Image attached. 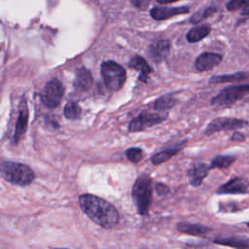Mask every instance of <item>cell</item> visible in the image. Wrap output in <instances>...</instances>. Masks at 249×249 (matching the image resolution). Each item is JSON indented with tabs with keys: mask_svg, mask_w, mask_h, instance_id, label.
Returning a JSON list of instances; mask_svg holds the SVG:
<instances>
[{
	"mask_svg": "<svg viewBox=\"0 0 249 249\" xmlns=\"http://www.w3.org/2000/svg\"><path fill=\"white\" fill-rule=\"evenodd\" d=\"M132 5L138 9H146L150 3V0H130Z\"/></svg>",
	"mask_w": 249,
	"mask_h": 249,
	"instance_id": "cell-28",
	"label": "cell"
},
{
	"mask_svg": "<svg viewBox=\"0 0 249 249\" xmlns=\"http://www.w3.org/2000/svg\"><path fill=\"white\" fill-rule=\"evenodd\" d=\"M132 198L140 215H146L152 201V179L147 174H141L132 187Z\"/></svg>",
	"mask_w": 249,
	"mask_h": 249,
	"instance_id": "cell-3",
	"label": "cell"
},
{
	"mask_svg": "<svg viewBox=\"0 0 249 249\" xmlns=\"http://www.w3.org/2000/svg\"><path fill=\"white\" fill-rule=\"evenodd\" d=\"M248 93H249V85L226 88L225 89L221 90L219 94H217L215 97L212 98L211 105L213 106L231 105Z\"/></svg>",
	"mask_w": 249,
	"mask_h": 249,
	"instance_id": "cell-5",
	"label": "cell"
},
{
	"mask_svg": "<svg viewBox=\"0 0 249 249\" xmlns=\"http://www.w3.org/2000/svg\"><path fill=\"white\" fill-rule=\"evenodd\" d=\"M210 26L209 25H200L192 28L187 33V40L190 43H196L206 37L210 33Z\"/></svg>",
	"mask_w": 249,
	"mask_h": 249,
	"instance_id": "cell-19",
	"label": "cell"
},
{
	"mask_svg": "<svg viewBox=\"0 0 249 249\" xmlns=\"http://www.w3.org/2000/svg\"><path fill=\"white\" fill-rule=\"evenodd\" d=\"M101 74L106 87L111 90H119L126 79L124 68L113 60L101 64Z\"/></svg>",
	"mask_w": 249,
	"mask_h": 249,
	"instance_id": "cell-4",
	"label": "cell"
},
{
	"mask_svg": "<svg viewBox=\"0 0 249 249\" xmlns=\"http://www.w3.org/2000/svg\"><path fill=\"white\" fill-rule=\"evenodd\" d=\"M241 15H244V16H249V3L244 7L242 8V12H241Z\"/></svg>",
	"mask_w": 249,
	"mask_h": 249,
	"instance_id": "cell-31",
	"label": "cell"
},
{
	"mask_svg": "<svg viewBox=\"0 0 249 249\" xmlns=\"http://www.w3.org/2000/svg\"><path fill=\"white\" fill-rule=\"evenodd\" d=\"M249 3V0H230L227 3V9L229 11H236L244 8Z\"/></svg>",
	"mask_w": 249,
	"mask_h": 249,
	"instance_id": "cell-27",
	"label": "cell"
},
{
	"mask_svg": "<svg viewBox=\"0 0 249 249\" xmlns=\"http://www.w3.org/2000/svg\"><path fill=\"white\" fill-rule=\"evenodd\" d=\"M177 230L183 233L196 235V236H203L205 235L210 229L203 227L201 225L188 223V222H180L177 224Z\"/></svg>",
	"mask_w": 249,
	"mask_h": 249,
	"instance_id": "cell-17",
	"label": "cell"
},
{
	"mask_svg": "<svg viewBox=\"0 0 249 249\" xmlns=\"http://www.w3.org/2000/svg\"><path fill=\"white\" fill-rule=\"evenodd\" d=\"M222 55L215 53H202L195 62V67L198 71H208L217 66L221 60Z\"/></svg>",
	"mask_w": 249,
	"mask_h": 249,
	"instance_id": "cell-10",
	"label": "cell"
},
{
	"mask_svg": "<svg viewBox=\"0 0 249 249\" xmlns=\"http://www.w3.org/2000/svg\"><path fill=\"white\" fill-rule=\"evenodd\" d=\"M249 79V73L247 72H237L233 74H226V75H217L213 76L210 79L211 84H218V83H230V82H239L243 80Z\"/></svg>",
	"mask_w": 249,
	"mask_h": 249,
	"instance_id": "cell-18",
	"label": "cell"
},
{
	"mask_svg": "<svg viewBox=\"0 0 249 249\" xmlns=\"http://www.w3.org/2000/svg\"><path fill=\"white\" fill-rule=\"evenodd\" d=\"M249 182L244 178H233L222 185L217 191L219 194H244L247 192Z\"/></svg>",
	"mask_w": 249,
	"mask_h": 249,
	"instance_id": "cell-11",
	"label": "cell"
},
{
	"mask_svg": "<svg viewBox=\"0 0 249 249\" xmlns=\"http://www.w3.org/2000/svg\"><path fill=\"white\" fill-rule=\"evenodd\" d=\"M235 160V157L232 156H218L210 164V168H227Z\"/></svg>",
	"mask_w": 249,
	"mask_h": 249,
	"instance_id": "cell-23",
	"label": "cell"
},
{
	"mask_svg": "<svg viewBox=\"0 0 249 249\" xmlns=\"http://www.w3.org/2000/svg\"><path fill=\"white\" fill-rule=\"evenodd\" d=\"M64 88L60 81L54 79L47 83L41 92V100L48 108H55L63 97Z\"/></svg>",
	"mask_w": 249,
	"mask_h": 249,
	"instance_id": "cell-6",
	"label": "cell"
},
{
	"mask_svg": "<svg viewBox=\"0 0 249 249\" xmlns=\"http://www.w3.org/2000/svg\"><path fill=\"white\" fill-rule=\"evenodd\" d=\"M92 82L93 80L91 73L88 69L82 67L77 70L76 77L74 80V87L76 89L81 91L88 90L91 87Z\"/></svg>",
	"mask_w": 249,
	"mask_h": 249,
	"instance_id": "cell-15",
	"label": "cell"
},
{
	"mask_svg": "<svg viewBox=\"0 0 249 249\" xmlns=\"http://www.w3.org/2000/svg\"><path fill=\"white\" fill-rule=\"evenodd\" d=\"M209 169H210V167L207 166L205 163H202V162L194 164L188 170V177H189L190 183L195 187L199 186L201 184L202 180L207 175Z\"/></svg>",
	"mask_w": 249,
	"mask_h": 249,
	"instance_id": "cell-13",
	"label": "cell"
},
{
	"mask_svg": "<svg viewBox=\"0 0 249 249\" xmlns=\"http://www.w3.org/2000/svg\"><path fill=\"white\" fill-rule=\"evenodd\" d=\"M166 118V115L151 113V112H142L137 117L132 119L128 125L129 132H136L146 129L149 126L155 125L157 124L161 123Z\"/></svg>",
	"mask_w": 249,
	"mask_h": 249,
	"instance_id": "cell-7",
	"label": "cell"
},
{
	"mask_svg": "<svg viewBox=\"0 0 249 249\" xmlns=\"http://www.w3.org/2000/svg\"><path fill=\"white\" fill-rule=\"evenodd\" d=\"M79 204L83 212L95 224L103 228H112L119 221L117 209L108 201L93 195H82Z\"/></svg>",
	"mask_w": 249,
	"mask_h": 249,
	"instance_id": "cell-1",
	"label": "cell"
},
{
	"mask_svg": "<svg viewBox=\"0 0 249 249\" xmlns=\"http://www.w3.org/2000/svg\"><path fill=\"white\" fill-rule=\"evenodd\" d=\"M81 113H82L81 107L75 102H69L64 107V116L67 119H70V120L78 119L81 116Z\"/></svg>",
	"mask_w": 249,
	"mask_h": 249,
	"instance_id": "cell-24",
	"label": "cell"
},
{
	"mask_svg": "<svg viewBox=\"0 0 249 249\" xmlns=\"http://www.w3.org/2000/svg\"><path fill=\"white\" fill-rule=\"evenodd\" d=\"M183 145L184 144H180L176 147H173V148H170V149H167V150H164V151H161V152L158 153L157 155H155L152 158V162L154 164H160V163H162V162L166 161L167 160L172 158L175 154H177L182 149Z\"/></svg>",
	"mask_w": 249,
	"mask_h": 249,
	"instance_id": "cell-20",
	"label": "cell"
},
{
	"mask_svg": "<svg viewBox=\"0 0 249 249\" xmlns=\"http://www.w3.org/2000/svg\"><path fill=\"white\" fill-rule=\"evenodd\" d=\"M215 243L234 248H249V242L237 238H219L214 240Z\"/></svg>",
	"mask_w": 249,
	"mask_h": 249,
	"instance_id": "cell-21",
	"label": "cell"
},
{
	"mask_svg": "<svg viewBox=\"0 0 249 249\" xmlns=\"http://www.w3.org/2000/svg\"><path fill=\"white\" fill-rule=\"evenodd\" d=\"M27 122H28V109H27L26 103L22 101L20 104L19 114L16 123V128H15V134H14V140L16 143H18L22 137V135L24 134L27 127Z\"/></svg>",
	"mask_w": 249,
	"mask_h": 249,
	"instance_id": "cell-12",
	"label": "cell"
},
{
	"mask_svg": "<svg viewBox=\"0 0 249 249\" xmlns=\"http://www.w3.org/2000/svg\"><path fill=\"white\" fill-rule=\"evenodd\" d=\"M156 189H157V192L159 193V195H165V194H167L169 192L168 187L165 186L164 184H161V183L157 184Z\"/></svg>",
	"mask_w": 249,
	"mask_h": 249,
	"instance_id": "cell-29",
	"label": "cell"
},
{
	"mask_svg": "<svg viewBox=\"0 0 249 249\" xmlns=\"http://www.w3.org/2000/svg\"><path fill=\"white\" fill-rule=\"evenodd\" d=\"M125 155H126V158L134 162V163H137L138 161H140L143 158V152L141 149L139 148H135V147H132V148H129L128 150H126L125 152Z\"/></svg>",
	"mask_w": 249,
	"mask_h": 249,
	"instance_id": "cell-26",
	"label": "cell"
},
{
	"mask_svg": "<svg viewBox=\"0 0 249 249\" xmlns=\"http://www.w3.org/2000/svg\"><path fill=\"white\" fill-rule=\"evenodd\" d=\"M190 12L188 7H154L150 11V16L156 20H164L177 15L188 14Z\"/></svg>",
	"mask_w": 249,
	"mask_h": 249,
	"instance_id": "cell-9",
	"label": "cell"
},
{
	"mask_svg": "<svg viewBox=\"0 0 249 249\" xmlns=\"http://www.w3.org/2000/svg\"><path fill=\"white\" fill-rule=\"evenodd\" d=\"M160 4H169V3H173L176 2L178 0H157Z\"/></svg>",
	"mask_w": 249,
	"mask_h": 249,
	"instance_id": "cell-32",
	"label": "cell"
},
{
	"mask_svg": "<svg viewBox=\"0 0 249 249\" xmlns=\"http://www.w3.org/2000/svg\"><path fill=\"white\" fill-rule=\"evenodd\" d=\"M231 139L234 140V141H243L244 140V135L240 132H234Z\"/></svg>",
	"mask_w": 249,
	"mask_h": 249,
	"instance_id": "cell-30",
	"label": "cell"
},
{
	"mask_svg": "<svg viewBox=\"0 0 249 249\" xmlns=\"http://www.w3.org/2000/svg\"><path fill=\"white\" fill-rule=\"evenodd\" d=\"M247 226H248V227H249V222H248V223H247Z\"/></svg>",
	"mask_w": 249,
	"mask_h": 249,
	"instance_id": "cell-33",
	"label": "cell"
},
{
	"mask_svg": "<svg viewBox=\"0 0 249 249\" xmlns=\"http://www.w3.org/2000/svg\"><path fill=\"white\" fill-rule=\"evenodd\" d=\"M170 48V43L167 40H160L154 44H152L149 48V55L150 57L159 62L162 60L168 53Z\"/></svg>",
	"mask_w": 249,
	"mask_h": 249,
	"instance_id": "cell-14",
	"label": "cell"
},
{
	"mask_svg": "<svg viewBox=\"0 0 249 249\" xmlns=\"http://www.w3.org/2000/svg\"><path fill=\"white\" fill-rule=\"evenodd\" d=\"M247 124V122L235 118H217L211 121L205 129V134L210 135L220 130H231L243 127Z\"/></svg>",
	"mask_w": 249,
	"mask_h": 249,
	"instance_id": "cell-8",
	"label": "cell"
},
{
	"mask_svg": "<svg viewBox=\"0 0 249 249\" xmlns=\"http://www.w3.org/2000/svg\"><path fill=\"white\" fill-rule=\"evenodd\" d=\"M129 67L140 72L139 80L142 82H147L149 75L152 73V68L150 67V65L143 57L139 55H135L130 59Z\"/></svg>",
	"mask_w": 249,
	"mask_h": 249,
	"instance_id": "cell-16",
	"label": "cell"
},
{
	"mask_svg": "<svg viewBox=\"0 0 249 249\" xmlns=\"http://www.w3.org/2000/svg\"><path fill=\"white\" fill-rule=\"evenodd\" d=\"M216 11H217L216 8H214V7H209V8H207V9H205L203 12H197V13H196V14L191 18L190 21H191L192 23H198V22L201 21L202 19H204V18H206L212 16Z\"/></svg>",
	"mask_w": 249,
	"mask_h": 249,
	"instance_id": "cell-25",
	"label": "cell"
},
{
	"mask_svg": "<svg viewBox=\"0 0 249 249\" xmlns=\"http://www.w3.org/2000/svg\"><path fill=\"white\" fill-rule=\"evenodd\" d=\"M175 103H176V99L174 98V96L171 94H166L157 99V101L154 104V107L155 109L161 111V110L170 109L175 105Z\"/></svg>",
	"mask_w": 249,
	"mask_h": 249,
	"instance_id": "cell-22",
	"label": "cell"
},
{
	"mask_svg": "<svg viewBox=\"0 0 249 249\" xmlns=\"http://www.w3.org/2000/svg\"><path fill=\"white\" fill-rule=\"evenodd\" d=\"M0 175L9 183L22 187L29 185L35 177L29 166L14 161H1Z\"/></svg>",
	"mask_w": 249,
	"mask_h": 249,
	"instance_id": "cell-2",
	"label": "cell"
}]
</instances>
